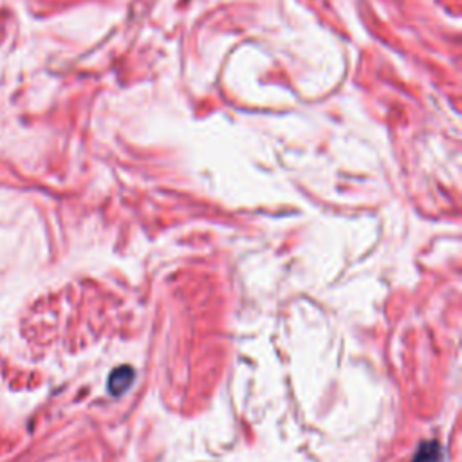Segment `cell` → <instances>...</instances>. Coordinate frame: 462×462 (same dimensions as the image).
Here are the masks:
<instances>
[{
	"instance_id": "1",
	"label": "cell",
	"mask_w": 462,
	"mask_h": 462,
	"mask_svg": "<svg viewBox=\"0 0 462 462\" xmlns=\"http://www.w3.org/2000/svg\"><path fill=\"white\" fill-rule=\"evenodd\" d=\"M134 377H135V372H134L132 366L123 365V366L116 368V370L110 374V377H108V392H110L112 395H116V397L123 395V393L132 386Z\"/></svg>"
},
{
	"instance_id": "2",
	"label": "cell",
	"mask_w": 462,
	"mask_h": 462,
	"mask_svg": "<svg viewBox=\"0 0 462 462\" xmlns=\"http://www.w3.org/2000/svg\"><path fill=\"white\" fill-rule=\"evenodd\" d=\"M411 462H444V451L440 444H437L435 440H430L419 446Z\"/></svg>"
}]
</instances>
